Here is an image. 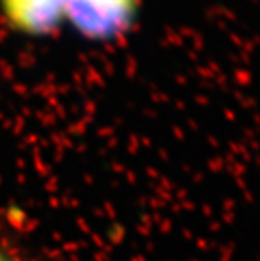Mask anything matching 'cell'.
I'll return each instance as SVG.
<instances>
[{
    "instance_id": "2",
    "label": "cell",
    "mask_w": 260,
    "mask_h": 261,
    "mask_svg": "<svg viewBox=\"0 0 260 261\" xmlns=\"http://www.w3.org/2000/svg\"><path fill=\"white\" fill-rule=\"evenodd\" d=\"M7 20L23 35L41 36L64 20L67 0H0Z\"/></svg>"
},
{
    "instance_id": "3",
    "label": "cell",
    "mask_w": 260,
    "mask_h": 261,
    "mask_svg": "<svg viewBox=\"0 0 260 261\" xmlns=\"http://www.w3.org/2000/svg\"><path fill=\"white\" fill-rule=\"evenodd\" d=\"M0 261H16V259H13L11 256H8V255L4 253V252H0Z\"/></svg>"
},
{
    "instance_id": "1",
    "label": "cell",
    "mask_w": 260,
    "mask_h": 261,
    "mask_svg": "<svg viewBox=\"0 0 260 261\" xmlns=\"http://www.w3.org/2000/svg\"><path fill=\"white\" fill-rule=\"evenodd\" d=\"M139 0H67V20L82 36L111 41L133 25Z\"/></svg>"
}]
</instances>
